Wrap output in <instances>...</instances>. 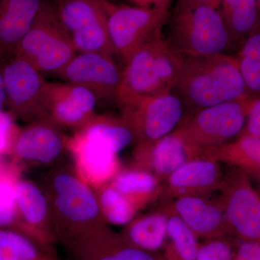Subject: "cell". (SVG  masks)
I'll use <instances>...</instances> for the list:
<instances>
[{
	"label": "cell",
	"mask_w": 260,
	"mask_h": 260,
	"mask_svg": "<svg viewBox=\"0 0 260 260\" xmlns=\"http://www.w3.org/2000/svg\"><path fill=\"white\" fill-rule=\"evenodd\" d=\"M183 57L173 91L184 102L189 116L204 108L249 98L235 55Z\"/></svg>",
	"instance_id": "cell-1"
},
{
	"label": "cell",
	"mask_w": 260,
	"mask_h": 260,
	"mask_svg": "<svg viewBox=\"0 0 260 260\" xmlns=\"http://www.w3.org/2000/svg\"><path fill=\"white\" fill-rule=\"evenodd\" d=\"M164 38L183 56L235 55L237 48L218 10L178 0L169 15Z\"/></svg>",
	"instance_id": "cell-2"
},
{
	"label": "cell",
	"mask_w": 260,
	"mask_h": 260,
	"mask_svg": "<svg viewBox=\"0 0 260 260\" xmlns=\"http://www.w3.org/2000/svg\"><path fill=\"white\" fill-rule=\"evenodd\" d=\"M184 57L159 32L124 62L117 102L140 95L172 91L180 76Z\"/></svg>",
	"instance_id": "cell-3"
},
{
	"label": "cell",
	"mask_w": 260,
	"mask_h": 260,
	"mask_svg": "<svg viewBox=\"0 0 260 260\" xmlns=\"http://www.w3.org/2000/svg\"><path fill=\"white\" fill-rule=\"evenodd\" d=\"M77 54L55 4L44 0L13 55L28 61L41 73L57 75Z\"/></svg>",
	"instance_id": "cell-4"
},
{
	"label": "cell",
	"mask_w": 260,
	"mask_h": 260,
	"mask_svg": "<svg viewBox=\"0 0 260 260\" xmlns=\"http://www.w3.org/2000/svg\"><path fill=\"white\" fill-rule=\"evenodd\" d=\"M250 98L204 108L188 116L174 132L186 144L199 150H215L242 134Z\"/></svg>",
	"instance_id": "cell-5"
},
{
	"label": "cell",
	"mask_w": 260,
	"mask_h": 260,
	"mask_svg": "<svg viewBox=\"0 0 260 260\" xmlns=\"http://www.w3.org/2000/svg\"><path fill=\"white\" fill-rule=\"evenodd\" d=\"M99 2L107 17L113 49L124 62L162 31L169 18V10L156 7L116 5L109 0Z\"/></svg>",
	"instance_id": "cell-6"
},
{
	"label": "cell",
	"mask_w": 260,
	"mask_h": 260,
	"mask_svg": "<svg viewBox=\"0 0 260 260\" xmlns=\"http://www.w3.org/2000/svg\"><path fill=\"white\" fill-rule=\"evenodd\" d=\"M119 104L145 143L172 134L189 115L184 102L173 90L130 98Z\"/></svg>",
	"instance_id": "cell-7"
},
{
	"label": "cell",
	"mask_w": 260,
	"mask_h": 260,
	"mask_svg": "<svg viewBox=\"0 0 260 260\" xmlns=\"http://www.w3.org/2000/svg\"><path fill=\"white\" fill-rule=\"evenodd\" d=\"M55 5L77 52L99 53L114 59L107 17L99 0H56Z\"/></svg>",
	"instance_id": "cell-8"
},
{
	"label": "cell",
	"mask_w": 260,
	"mask_h": 260,
	"mask_svg": "<svg viewBox=\"0 0 260 260\" xmlns=\"http://www.w3.org/2000/svg\"><path fill=\"white\" fill-rule=\"evenodd\" d=\"M121 70L113 58L93 52L78 53L57 76L88 89L97 99L117 100Z\"/></svg>",
	"instance_id": "cell-9"
},
{
	"label": "cell",
	"mask_w": 260,
	"mask_h": 260,
	"mask_svg": "<svg viewBox=\"0 0 260 260\" xmlns=\"http://www.w3.org/2000/svg\"><path fill=\"white\" fill-rule=\"evenodd\" d=\"M3 78L6 105L12 115L26 116L45 109L47 81L28 61L12 55L3 63Z\"/></svg>",
	"instance_id": "cell-10"
},
{
	"label": "cell",
	"mask_w": 260,
	"mask_h": 260,
	"mask_svg": "<svg viewBox=\"0 0 260 260\" xmlns=\"http://www.w3.org/2000/svg\"><path fill=\"white\" fill-rule=\"evenodd\" d=\"M98 100L88 89L69 83L47 82L45 110L61 124L75 125L93 114Z\"/></svg>",
	"instance_id": "cell-11"
},
{
	"label": "cell",
	"mask_w": 260,
	"mask_h": 260,
	"mask_svg": "<svg viewBox=\"0 0 260 260\" xmlns=\"http://www.w3.org/2000/svg\"><path fill=\"white\" fill-rule=\"evenodd\" d=\"M44 0H0V59L14 54L37 18Z\"/></svg>",
	"instance_id": "cell-12"
},
{
	"label": "cell",
	"mask_w": 260,
	"mask_h": 260,
	"mask_svg": "<svg viewBox=\"0 0 260 260\" xmlns=\"http://www.w3.org/2000/svg\"><path fill=\"white\" fill-rule=\"evenodd\" d=\"M225 218L233 229L245 239L260 238V198L248 185L234 188L228 196Z\"/></svg>",
	"instance_id": "cell-13"
},
{
	"label": "cell",
	"mask_w": 260,
	"mask_h": 260,
	"mask_svg": "<svg viewBox=\"0 0 260 260\" xmlns=\"http://www.w3.org/2000/svg\"><path fill=\"white\" fill-rule=\"evenodd\" d=\"M56 205L68 218L75 221L90 220L99 212L91 191L75 178L61 174L54 181Z\"/></svg>",
	"instance_id": "cell-14"
},
{
	"label": "cell",
	"mask_w": 260,
	"mask_h": 260,
	"mask_svg": "<svg viewBox=\"0 0 260 260\" xmlns=\"http://www.w3.org/2000/svg\"><path fill=\"white\" fill-rule=\"evenodd\" d=\"M80 158L87 173L96 179L109 177L115 166L116 151L95 124L89 126L79 141Z\"/></svg>",
	"instance_id": "cell-15"
},
{
	"label": "cell",
	"mask_w": 260,
	"mask_h": 260,
	"mask_svg": "<svg viewBox=\"0 0 260 260\" xmlns=\"http://www.w3.org/2000/svg\"><path fill=\"white\" fill-rule=\"evenodd\" d=\"M62 147L56 132L44 124H36L19 133L13 149L20 158L48 162L57 157Z\"/></svg>",
	"instance_id": "cell-16"
},
{
	"label": "cell",
	"mask_w": 260,
	"mask_h": 260,
	"mask_svg": "<svg viewBox=\"0 0 260 260\" xmlns=\"http://www.w3.org/2000/svg\"><path fill=\"white\" fill-rule=\"evenodd\" d=\"M174 210L196 235L210 236L220 232L225 220L218 207L192 195L179 197L176 200Z\"/></svg>",
	"instance_id": "cell-17"
},
{
	"label": "cell",
	"mask_w": 260,
	"mask_h": 260,
	"mask_svg": "<svg viewBox=\"0 0 260 260\" xmlns=\"http://www.w3.org/2000/svg\"><path fill=\"white\" fill-rule=\"evenodd\" d=\"M220 178L216 162L210 159H191L169 176L171 189L186 194L191 191L206 190Z\"/></svg>",
	"instance_id": "cell-18"
},
{
	"label": "cell",
	"mask_w": 260,
	"mask_h": 260,
	"mask_svg": "<svg viewBox=\"0 0 260 260\" xmlns=\"http://www.w3.org/2000/svg\"><path fill=\"white\" fill-rule=\"evenodd\" d=\"M146 144L154 170L162 176L171 175L200 150L186 144L175 133Z\"/></svg>",
	"instance_id": "cell-19"
},
{
	"label": "cell",
	"mask_w": 260,
	"mask_h": 260,
	"mask_svg": "<svg viewBox=\"0 0 260 260\" xmlns=\"http://www.w3.org/2000/svg\"><path fill=\"white\" fill-rule=\"evenodd\" d=\"M218 10L238 51L259 23L260 10L257 3L255 0H220Z\"/></svg>",
	"instance_id": "cell-20"
},
{
	"label": "cell",
	"mask_w": 260,
	"mask_h": 260,
	"mask_svg": "<svg viewBox=\"0 0 260 260\" xmlns=\"http://www.w3.org/2000/svg\"><path fill=\"white\" fill-rule=\"evenodd\" d=\"M248 97H260V20L235 54Z\"/></svg>",
	"instance_id": "cell-21"
},
{
	"label": "cell",
	"mask_w": 260,
	"mask_h": 260,
	"mask_svg": "<svg viewBox=\"0 0 260 260\" xmlns=\"http://www.w3.org/2000/svg\"><path fill=\"white\" fill-rule=\"evenodd\" d=\"M130 241L143 251H157L165 244L168 237V217L153 214L138 220L129 231Z\"/></svg>",
	"instance_id": "cell-22"
},
{
	"label": "cell",
	"mask_w": 260,
	"mask_h": 260,
	"mask_svg": "<svg viewBox=\"0 0 260 260\" xmlns=\"http://www.w3.org/2000/svg\"><path fill=\"white\" fill-rule=\"evenodd\" d=\"M17 208L27 223L38 224L45 217L47 203L41 191L28 181H20L15 185Z\"/></svg>",
	"instance_id": "cell-23"
},
{
	"label": "cell",
	"mask_w": 260,
	"mask_h": 260,
	"mask_svg": "<svg viewBox=\"0 0 260 260\" xmlns=\"http://www.w3.org/2000/svg\"><path fill=\"white\" fill-rule=\"evenodd\" d=\"M168 237L180 260H196L200 246L196 234L177 215L168 218Z\"/></svg>",
	"instance_id": "cell-24"
},
{
	"label": "cell",
	"mask_w": 260,
	"mask_h": 260,
	"mask_svg": "<svg viewBox=\"0 0 260 260\" xmlns=\"http://www.w3.org/2000/svg\"><path fill=\"white\" fill-rule=\"evenodd\" d=\"M220 158L231 161H247L260 166V135H241L234 143L216 149Z\"/></svg>",
	"instance_id": "cell-25"
},
{
	"label": "cell",
	"mask_w": 260,
	"mask_h": 260,
	"mask_svg": "<svg viewBox=\"0 0 260 260\" xmlns=\"http://www.w3.org/2000/svg\"><path fill=\"white\" fill-rule=\"evenodd\" d=\"M38 252L26 237L0 229V260H36Z\"/></svg>",
	"instance_id": "cell-26"
},
{
	"label": "cell",
	"mask_w": 260,
	"mask_h": 260,
	"mask_svg": "<svg viewBox=\"0 0 260 260\" xmlns=\"http://www.w3.org/2000/svg\"><path fill=\"white\" fill-rule=\"evenodd\" d=\"M114 186L122 194H150L158 189V181L149 173L126 172L116 178Z\"/></svg>",
	"instance_id": "cell-27"
},
{
	"label": "cell",
	"mask_w": 260,
	"mask_h": 260,
	"mask_svg": "<svg viewBox=\"0 0 260 260\" xmlns=\"http://www.w3.org/2000/svg\"><path fill=\"white\" fill-rule=\"evenodd\" d=\"M101 202L109 221L115 225L129 223L134 215L133 206L128 200L115 189L104 191Z\"/></svg>",
	"instance_id": "cell-28"
},
{
	"label": "cell",
	"mask_w": 260,
	"mask_h": 260,
	"mask_svg": "<svg viewBox=\"0 0 260 260\" xmlns=\"http://www.w3.org/2000/svg\"><path fill=\"white\" fill-rule=\"evenodd\" d=\"M15 185L7 178H0V228L13 223L16 218Z\"/></svg>",
	"instance_id": "cell-29"
},
{
	"label": "cell",
	"mask_w": 260,
	"mask_h": 260,
	"mask_svg": "<svg viewBox=\"0 0 260 260\" xmlns=\"http://www.w3.org/2000/svg\"><path fill=\"white\" fill-rule=\"evenodd\" d=\"M233 251L228 243L213 240L200 246L196 260H232Z\"/></svg>",
	"instance_id": "cell-30"
},
{
	"label": "cell",
	"mask_w": 260,
	"mask_h": 260,
	"mask_svg": "<svg viewBox=\"0 0 260 260\" xmlns=\"http://www.w3.org/2000/svg\"><path fill=\"white\" fill-rule=\"evenodd\" d=\"M14 131L13 115L3 111L0 113V154L8 151L11 145L14 148L16 140L14 138Z\"/></svg>",
	"instance_id": "cell-31"
},
{
	"label": "cell",
	"mask_w": 260,
	"mask_h": 260,
	"mask_svg": "<svg viewBox=\"0 0 260 260\" xmlns=\"http://www.w3.org/2000/svg\"><path fill=\"white\" fill-rule=\"evenodd\" d=\"M241 135H260V97L251 99L245 127Z\"/></svg>",
	"instance_id": "cell-32"
},
{
	"label": "cell",
	"mask_w": 260,
	"mask_h": 260,
	"mask_svg": "<svg viewBox=\"0 0 260 260\" xmlns=\"http://www.w3.org/2000/svg\"><path fill=\"white\" fill-rule=\"evenodd\" d=\"M98 260H155L147 251L138 248H125Z\"/></svg>",
	"instance_id": "cell-33"
},
{
	"label": "cell",
	"mask_w": 260,
	"mask_h": 260,
	"mask_svg": "<svg viewBox=\"0 0 260 260\" xmlns=\"http://www.w3.org/2000/svg\"><path fill=\"white\" fill-rule=\"evenodd\" d=\"M236 260H260V244L254 242L244 243L239 246Z\"/></svg>",
	"instance_id": "cell-34"
},
{
	"label": "cell",
	"mask_w": 260,
	"mask_h": 260,
	"mask_svg": "<svg viewBox=\"0 0 260 260\" xmlns=\"http://www.w3.org/2000/svg\"><path fill=\"white\" fill-rule=\"evenodd\" d=\"M3 63L4 61L0 59V113L3 112V108L6 105V95L3 78Z\"/></svg>",
	"instance_id": "cell-35"
},
{
	"label": "cell",
	"mask_w": 260,
	"mask_h": 260,
	"mask_svg": "<svg viewBox=\"0 0 260 260\" xmlns=\"http://www.w3.org/2000/svg\"><path fill=\"white\" fill-rule=\"evenodd\" d=\"M189 1L198 3V4L206 5L217 10L219 9V6H220V0H189Z\"/></svg>",
	"instance_id": "cell-36"
},
{
	"label": "cell",
	"mask_w": 260,
	"mask_h": 260,
	"mask_svg": "<svg viewBox=\"0 0 260 260\" xmlns=\"http://www.w3.org/2000/svg\"><path fill=\"white\" fill-rule=\"evenodd\" d=\"M135 6L150 8L153 6L154 0H128Z\"/></svg>",
	"instance_id": "cell-37"
},
{
	"label": "cell",
	"mask_w": 260,
	"mask_h": 260,
	"mask_svg": "<svg viewBox=\"0 0 260 260\" xmlns=\"http://www.w3.org/2000/svg\"><path fill=\"white\" fill-rule=\"evenodd\" d=\"M173 0H154L153 6L161 9L169 10Z\"/></svg>",
	"instance_id": "cell-38"
},
{
	"label": "cell",
	"mask_w": 260,
	"mask_h": 260,
	"mask_svg": "<svg viewBox=\"0 0 260 260\" xmlns=\"http://www.w3.org/2000/svg\"><path fill=\"white\" fill-rule=\"evenodd\" d=\"M256 2V3H257L258 7H259V10H260V0H255Z\"/></svg>",
	"instance_id": "cell-39"
}]
</instances>
